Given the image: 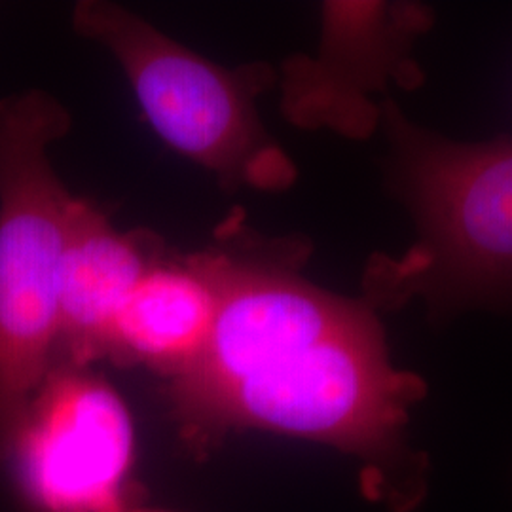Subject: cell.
Masks as SVG:
<instances>
[{"instance_id":"cell-1","label":"cell","mask_w":512,"mask_h":512,"mask_svg":"<svg viewBox=\"0 0 512 512\" xmlns=\"http://www.w3.org/2000/svg\"><path fill=\"white\" fill-rule=\"evenodd\" d=\"M217 315L200 357L171 378L188 437L262 429L363 463L366 495L418 511L431 465L406 425L427 385L393 365L366 300L319 289L279 262L200 253Z\"/></svg>"},{"instance_id":"cell-2","label":"cell","mask_w":512,"mask_h":512,"mask_svg":"<svg viewBox=\"0 0 512 512\" xmlns=\"http://www.w3.org/2000/svg\"><path fill=\"white\" fill-rule=\"evenodd\" d=\"M387 179L416 226L401 260L366 268V302L429 311L512 310V137L458 143L421 129L382 103Z\"/></svg>"},{"instance_id":"cell-3","label":"cell","mask_w":512,"mask_h":512,"mask_svg":"<svg viewBox=\"0 0 512 512\" xmlns=\"http://www.w3.org/2000/svg\"><path fill=\"white\" fill-rule=\"evenodd\" d=\"M71 114L42 90L0 99V463L55 363L59 266L73 196L48 148Z\"/></svg>"},{"instance_id":"cell-4","label":"cell","mask_w":512,"mask_h":512,"mask_svg":"<svg viewBox=\"0 0 512 512\" xmlns=\"http://www.w3.org/2000/svg\"><path fill=\"white\" fill-rule=\"evenodd\" d=\"M73 27L118 61L148 124L165 143L215 173L226 188L281 190L293 183L294 165L256 110V97L274 80L270 67H220L126 8L101 0L78 2Z\"/></svg>"},{"instance_id":"cell-5","label":"cell","mask_w":512,"mask_h":512,"mask_svg":"<svg viewBox=\"0 0 512 512\" xmlns=\"http://www.w3.org/2000/svg\"><path fill=\"white\" fill-rule=\"evenodd\" d=\"M135 450L128 406L84 366L54 363L8 459L40 512H126Z\"/></svg>"},{"instance_id":"cell-6","label":"cell","mask_w":512,"mask_h":512,"mask_svg":"<svg viewBox=\"0 0 512 512\" xmlns=\"http://www.w3.org/2000/svg\"><path fill=\"white\" fill-rule=\"evenodd\" d=\"M427 21L421 8L382 2H329L315 57L294 55L283 69L285 116L300 128L365 137L382 118L370 93L404 71L408 48Z\"/></svg>"},{"instance_id":"cell-7","label":"cell","mask_w":512,"mask_h":512,"mask_svg":"<svg viewBox=\"0 0 512 512\" xmlns=\"http://www.w3.org/2000/svg\"><path fill=\"white\" fill-rule=\"evenodd\" d=\"M154 264L143 238L116 232L93 205L74 198L59 266L55 363L86 366L107 357L118 313Z\"/></svg>"},{"instance_id":"cell-8","label":"cell","mask_w":512,"mask_h":512,"mask_svg":"<svg viewBox=\"0 0 512 512\" xmlns=\"http://www.w3.org/2000/svg\"><path fill=\"white\" fill-rule=\"evenodd\" d=\"M217 315V291L198 256L154 264L129 294L110 332L107 357L175 378L202 353Z\"/></svg>"},{"instance_id":"cell-9","label":"cell","mask_w":512,"mask_h":512,"mask_svg":"<svg viewBox=\"0 0 512 512\" xmlns=\"http://www.w3.org/2000/svg\"><path fill=\"white\" fill-rule=\"evenodd\" d=\"M126 512H167V511H150V509H128Z\"/></svg>"}]
</instances>
